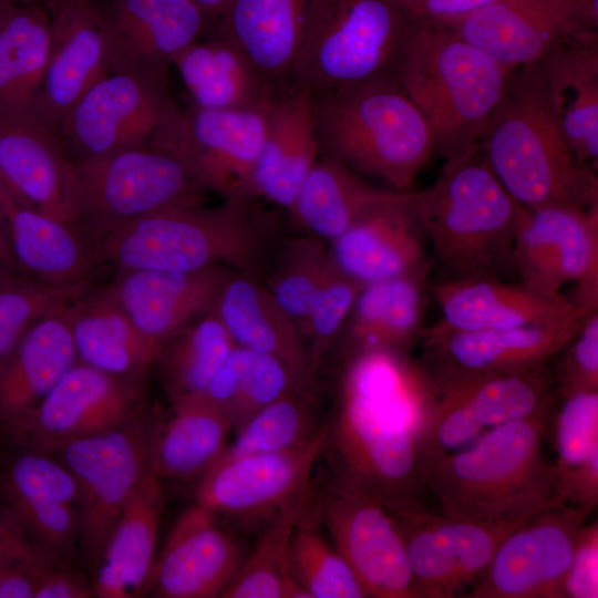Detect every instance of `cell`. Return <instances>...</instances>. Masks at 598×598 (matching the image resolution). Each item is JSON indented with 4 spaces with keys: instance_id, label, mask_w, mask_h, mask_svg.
<instances>
[{
    "instance_id": "45",
    "label": "cell",
    "mask_w": 598,
    "mask_h": 598,
    "mask_svg": "<svg viewBox=\"0 0 598 598\" xmlns=\"http://www.w3.org/2000/svg\"><path fill=\"white\" fill-rule=\"evenodd\" d=\"M324 422L319 419L311 386H295L236 430L216 462L300 446L311 440Z\"/></svg>"
},
{
    "instance_id": "22",
    "label": "cell",
    "mask_w": 598,
    "mask_h": 598,
    "mask_svg": "<svg viewBox=\"0 0 598 598\" xmlns=\"http://www.w3.org/2000/svg\"><path fill=\"white\" fill-rule=\"evenodd\" d=\"M446 28L516 69L571 38L598 32V0H501Z\"/></svg>"
},
{
    "instance_id": "31",
    "label": "cell",
    "mask_w": 598,
    "mask_h": 598,
    "mask_svg": "<svg viewBox=\"0 0 598 598\" xmlns=\"http://www.w3.org/2000/svg\"><path fill=\"white\" fill-rule=\"evenodd\" d=\"M0 209L21 274L58 287L92 283L97 267L94 247L78 224L22 205L2 183Z\"/></svg>"
},
{
    "instance_id": "43",
    "label": "cell",
    "mask_w": 598,
    "mask_h": 598,
    "mask_svg": "<svg viewBox=\"0 0 598 598\" xmlns=\"http://www.w3.org/2000/svg\"><path fill=\"white\" fill-rule=\"evenodd\" d=\"M235 346L215 309L194 319L161 344L153 370L171 403L206 394Z\"/></svg>"
},
{
    "instance_id": "57",
    "label": "cell",
    "mask_w": 598,
    "mask_h": 598,
    "mask_svg": "<svg viewBox=\"0 0 598 598\" xmlns=\"http://www.w3.org/2000/svg\"><path fill=\"white\" fill-rule=\"evenodd\" d=\"M40 555L0 507V566Z\"/></svg>"
},
{
    "instance_id": "56",
    "label": "cell",
    "mask_w": 598,
    "mask_h": 598,
    "mask_svg": "<svg viewBox=\"0 0 598 598\" xmlns=\"http://www.w3.org/2000/svg\"><path fill=\"white\" fill-rule=\"evenodd\" d=\"M47 558L35 557L0 566V598H34L35 586Z\"/></svg>"
},
{
    "instance_id": "54",
    "label": "cell",
    "mask_w": 598,
    "mask_h": 598,
    "mask_svg": "<svg viewBox=\"0 0 598 598\" xmlns=\"http://www.w3.org/2000/svg\"><path fill=\"white\" fill-rule=\"evenodd\" d=\"M91 597H95L92 580L69 564L45 560L37 581L34 598Z\"/></svg>"
},
{
    "instance_id": "30",
    "label": "cell",
    "mask_w": 598,
    "mask_h": 598,
    "mask_svg": "<svg viewBox=\"0 0 598 598\" xmlns=\"http://www.w3.org/2000/svg\"><path fill=\"white\" fill-rule=\"evenodd\" d=\"M411 197L412 192H403L332 240V262L350 278L367 285L410 274L431 260Z\"/></svg>"
},
{
    "instance_id": "23",
    "label": "cell",
    "mask_w": 598,
    "mask_h": 598,
    "mask_svg": "<svg viewBox=\"0 0 598 598\" xmlns=\"http://www.w3.org/2000/svg\"><path fill=\"white\" fill-rule=\"evenodd\" d=\"M239 533L194 502L176 519L157 554L147 594L161 598L220 597L248 551Z\"/></svg>"
},
{
    "instance_id": "11",
    "label": "cell",
    "mask_w": 598,
    "mask_h": 598,
    "mask_svg": "<svg viewBox=\"0 0 598 598\" xmlns=\"http://www.w3.org/2000/svg\"><path fill=\"white\" fill-rule=\"evenodd\" d=\"M181 112L168 80L109 71L71 107L59 136L70 161L83 162L126 148L155 147Z\"/></svg>"
},
{
    "instance_id": "8",
    "label": "cell",
    "mask_w": 598,
    "mask_h": 598,
    "mask_svg": "<svg viewBox=\"0 0 598 598\" xmlns=\"http://www.w3.org/2000/svg\"><path fill=\"white\" fill-rule=\"evenodd\" d=\"M411 23L399 0H308L292 85L316 95L398 79Z\"/></svg>"
},
{
    "instance_id": "1",
    "label": "cell",
    "mask_w": 598,
    "mask_h": 598,
    "mask_svg": "<svg viewBox=\"0 0 598 598\" xmlns=\"http://www.w3.org/2000/svg\"><path fill=\"white\" fill-rule=\"evenodd\" d=\"M436 390L408 352L351 354L338 403L328 421L333 473L378 495L386 505L422 501L421 435Z\"/></svg>"
},
{
    "instance_id": "55",
    "label": "cell",
    "mask_w": 598,
    "mask_h": 598,
    "mask_svg": "<svg viewBox=\"0 0 598 598\" xmlns=\"http://www.w3.org/2000/svg\"><path fill=\"white\" fill-rule=\"evenodd\" d=\"M411 20L450 27L501 0H399Z\"/></svg>"
},
{
    "instance_id": "26",
    "label": "cell",
    "mask_w": 598,
    "mask_h": 598,
    "mask_svg": "<svg viewBox=\"0 0 598 598\" xmlns=\"http://www.w3.org/2000/svg\"><path fill=\"white\" fill-rule=\"evenodd\" d=\"M230 274L228 267L221 266L194 272L117 270L104 287L158 350L194 319L215 308Z\"/></svg>"
},
{
    "instance_id": "16",
    "label": "cell",
    "mask_w": 598,
    "mask_h": 598,
    "mask_svg": "<svg viewBox=\"0 0 598 598\" xmlns=\"http://www.w3.org/2000/svg\"><path fill=\"white\" fill-rule=\"evenodd\" d=\"M0 507L41 556L72 564L79 553L81 496L54 454L0 436Z\"/></svg>"
},
{
    "instance_id": "24",
    "label": "cell",
    "mask_w": 598,
    "mask_h": 598,
    "mask_svg": "<svg viewBox=\"0 0 598 598\" xmlns=\"http://www.w3.org/2000/svg\"><path fill=\"white\" fill-rule=\"evenodd\" d=\"M100 11L110 71L165 80L175 58L202 38L212 18L193 0H111Z\"/></svg>"
},
{
    "instance_id": "52",
    "label": "cell",
    "mask_w": 598,
    "mask_h": 598,
    "mask_svg": "<svg viewBox=\"0 0 598 598\" xmlns=\"http://www.w3.org/2000/svg\"><path fill=\"white\" fill-rule=\"evenodd\" d=\"M551 370L557 395L598 391V310L587 315L573 339L557 354Z\"/></svg>"
},
{
    "instance_id": "61",
    "label": "cell",
    "mask_w": 598,
    "mask_h": 598,
    "mask_svg": "<svg viewBox=\"0 0 598 598\" xmlns=\"http://www.w3.org/2000/svg\"><path fill=\"white\" fill-rule=\"evenodd\" d=\"M0 183H2L1 177H0ZM2 184H3V183H2Z\"/></svg>"
},
{
    "instance_id": "6",
    "label": "cell",
    "mask_w": 598,
    "mask_h": 598,
    "mask_svg": "<svg viewBox=\"0 0 598 598\" xmlns=\"http://www.w3.org/2000/svg\"><path fill=\"white\" fill-rule=\"evenodd\" d=\"M269 220L250 200L179 206L144 216L94 245L97 266L194 272L235 267L250 272L266 255Z\"/></svg>"
},
{
    "instance_id": "14",
    "label": "cell",
    "mask_w": 598,
    "mask_h": 598,
    "mask_svg": "<svg viewBox=\"0 0 598 598\" xmlns=\"http://www.w3.org/2000/svg\"><path fill=\"white\" fill-rule=\"evenodd\" d=\"M328 421L307 443L281 452L216 462L195 484V503L238 532H257L281 512L303 505L324 455Z\"/></svg>"
},
{
    "instance_id": "28",
    "label": "cell",
    "mask_w": 598,
    "mask_h": 598,
    "mask_svg": "<svg viewBox=\"0 0 598 598\" xmlns=\"http://www.w3.org/2000/svg\"><path fill=\"white\" fill-rule=\"evenodd\" d=\"M431 290L440 320L455 329L555 326L585 318L564 293L538 291L519 280L442 279Z\"/></svg>"
},
{
    "instance_id": "51",
    "label": "cell",
    "mask_w": 598,
    "mask_h": 598,
    "mask_svg": "<svg viewBox=\"0 0 598 598\" xmlns=\"http://www.w3.org/2000/svg\"><path fill=\"white\" fill-rule=\"evenodd\" d=\"M362 286L343 274L332 260L330 261L321 285L309 306L302 329L312 378L343 331L347 318Z\"/></svg>"
},
{
    "instance_id": "15",
    "label": "cell",
    "mask_w": 598,
    "mask_h": 598,
    "mask_svg": "<svg viewBox=\"0 0 598 598\" xmlns=\"http://www.w3.org/2000/svg\"><path fill=\"white\" fill-rule=\"evenodd\" d=\"M386 506L403 540L415 598L467 596L503 539L523 523L455 519L420 499Z\"/></svg>"
},
{
    "instance_id": "20",
    "label": "cell",
    "mask_w": 598,
    "mask_h": 598,
    "mask_svg": "<svg viewBox=\"0 0 598 598\" xmlns=\"http://www.w3.org/2000/svg\"><path fill=\"white\" fill-rule=\"evenodd\" d=\"M582 319L555 326L477 330L455 329L439 320L421 331L417 362L435 390L476 375L537 369L565 348Z\"/></svg>"
},
{
    "instance_id": "49",
    "label": "cell",
    "mask_w": 598,
    "mask_h": 598,
    "mask_svg": "<svg viewBox=\"0 0 598 598\" xmlns=\"http://www.w3.org/2000/svg\"><path fill=\"white\" fill-rule=\"evenodd\" d=\"M330 261L329 249L321 239H291L281 247L265 285L301 336L309 306Z\"/></svg>"
},
{
    "instance_id": "40",
    "label": "cell",
    "mask_w": 598,
    "mask_h": 598,
    "mask_svg": "<svg viewBox=\"0 0 598 598\" xmlns=\"http://www.w3.org/2000/svg\"><path fill=\"white\" fill-rule=\"evenodd\" d=\"M192 106L240 110L269 104L280 92L267 83L229 41L214 34L197 40L174 60Z\"/></svg>"
},
{
    "instance_id": "48",
    "label": "cell",
    "mask_w": 598,
    "mask_h": 598,
    "mask_svg": "<svg viewBox=\"0 0 598 598\" xmlns=\"http://www.w3.org/2000/svg\"><path fill=\"white\" fill-rule=\"evenodd\" d=\"M547 434L560 498L569 480L598 453V391H579L557 398L547 419Z\"/></svg>"
},
{
    "instance_id": "10",
    "label": "cell",
    "mask_w": 598,
    "mask_h": 598,
    "mask_svg": "<svg viewBox=\"0 0 598 598\" xmlns=\"http://www.w3.org/2000/svg\"><path fill=\"white\" fill-rule=\"evenodd\" d=\"M157 417L147 408L117 427L71 442L53 453L80 489L79 553L92 573L124 504L151 472Z\"/></svg>"
},
{
    "instance_id": "5",
    "label": "cell",
    "mask_w": 598,
    "mask_h": 598,
    "mask_svg": "<svg viewBox=\"0 0 598 598\" xmlns=\"http://www.w3.org/2000/svg\"><path fill=\"white\" fill-rule=\"evenodd\" d=\"M411 208L443 279H508L523 212L477 154L443 167L429 188L412 192Z\"/></svg>"
},
{
    "instance_id": "4",
    "label": "cell",
    "mask_w": 598,
    "mask_h": 598,
    "mask_svg": "<svg viewBox=\"0 0 598 598\" xmlns=\"http://www.w3.org/2000/svg\"><path fill=\"white\" fill-rule=\"evenodd\" d=\"M514 70L446 27L412 20L398 81L426 118L444 167L478 153Z\"/></svg>"
},
{
    "instance_id": "38",
    "label": "cell",
    "mask_w": 598,
    "mask_h": 598,
    "mask_svg": "<svg viewBox=\"0 0 598 598\" xmlns=\"http://www.w3.org/2000/svg\"><path fill=\"white\" fill-rule=\"evenodd\" d=\"M432 267L429 260L410 274L362 286L343 327L350 355L370 350L408 352L419 341Z\"/></svg>"
},
{
    "instance_id": "36",
    "label": "cell",
    "mask_w": 598,
    "mask_h": 598,
    "mask_svg": "<svg viewBox=\"0 0 598 598\" xmlns=\"http://www.w3.org/2000/svg\"><path fill=\"white\" fill-rule=\"evenodd\" d=\"M214 309L236 346L277 358L301 386H311L313 378L299 329L250 272H231Z\"/></svg>"
},
{
    "instance_id": "37",
    "label": "cell",
    "mask_w": 598,
    "mask_h": 598,
    "mask_svg": "<svg viewBox=\"0 0 598 598\" xmlns=\"http://www.w3.org/2000/svg\"><path fill=\"white\" fill-rule=\"evenodd\" d=\"M66 316L78 362L121 378L147 379L157 348L105 287L91 286L66 307Z\"/></svg>"
},
{
    "instance_id": "42",
    "label": "cell",
    "mask_w": 598,
    "mask_h": 598,
    "mask_svg": "<svg viewBox=\"0 0 598 598\" xmlns=\"http://www.w3.org/2000/svg\"><path fill=\"white\" fill-rule=\"evenodd\" d=\"M51 43V19L40 8L0 14V115L30 117Z\"/></svg>"
},
{
    "instance_id": "17",
    "label": "cell",
    "mask_w": 598,
    "mask_h": 598,
    "mask_svg": "<svg viewBox=\"0 0 598 598\" xmlns=\"http://www.w3.org/2000/svg\"><path fill=\"white\" fill-rule=\"evenodd\" d=\"M513 257L523 283L558 295L575 282L574 307L584 316L598 310V207H524Z\"/></svg>"
},
{
    "instance_id": "32",
    "label": "cell",
    "mask_w": 598,
    "mask_h": 598,
    "mask_svg": "<svg viewBox=\"0 0 598 598\" xmlns=\"http://www.w3.org/2000/svg\"><path fill=\"white\" fill-rule=\"evenodd\" d=\"M66 307L39 319L0 362V435L12 432L78 362Z\"/></svg>"
},
{
    "instance_id": "53",
    "label": "cell",
    "mask_w": 598,
    "mask_h": 598,
    "mask_svg": "<svg viewBox=\"0 0 598 598\" xmlns=\"http://www.w3.org/2000/svg\"><path fill=\"white\" fill-rule=\"evenodd\" d=\"M598 597V524L579 530L569 568L563 582V598Z\"/></svg>"
},
{
    "instance_id": "41",
    "label": "cell",
    "mask_w": 598,
    "mask_h": 598,
    "mask_svg": "<svg viewBox=\"0 0 598 598\" xmlns=\"http://www.w3.org/2000/svg\"><path fill=\"white\" fill-rule=\"evenodd\" d=\"M403 192L374 187L347 165L323 155L306 177L289 212L311 236L332 241Z\"/></svg>"
},
{
    "instance_id": "25",
    "label": "cell",
    "mask_w": 598,
    "mask_h": 598,
    "mask_svg": "<svg viewBox=\"0 0 598 598\" xmlns=\"http://www.w3.org/2000/svg\"><path fill=\"white\" fill-rule=\"evenodd\" d=\"M53 12L49 59L31 116L59 135L71 107L111 65L100 9L83 2Z\"/></svg>"
},
{
    "instance_id": "7",
    "label": "cell",
    "mask_w": 598,
    "mask_h": 598,
    "mask_svg": "<svg viewBox=\"0 0 598 598\" xmlns=\"http://www.w3.org/2000/svg\"><path fill=\"white\" fill-rule=\"evenodd\" d=\"M313 95V94H312ZM320 155L406 190L435 151L398 79L313 95Z\"/></svg>"
},
{
    "instance_id": "13",
    "label": "cell",
    "mask_w": 598,
    "mask_h": 598,
    "mask_svg": "<svg viewBox=\"0 0 598 598\" xmlns=\"http://www.w3.org/2000/svg\"><path fill=\"white\" fill-rule=\"evenodd\" d=\"M557 398L549 364L476 375L437 389L421 435L424 468L496 426L547 416Z\"/></svg>"
},
{
    "instance_id": "46",
    "label": "cell",
    "mask_w": 598,
    "mask_h": 598,
    "mask_svg": "<svg viewBox=\"0 0 598 598\" xmlns=\"http://www.w3.org/2000/svg\"><path fill=\"white\" fill-rule=\"evenodd\" d=\"M306 504L281 512L256 532L254 547L220 598H309L289 563L291 536Z\"/></svg>"
},
{
    "instance_id": "19",
    "label": "cell",
    "mask_w": 598,
    "mask_h": 598,
    "mask_svg": "<svg viewBox=\"0 0 598 598\" xmlns=\"http://www.w3.org/2000/svg\"><path fill=\"white\" fill-rule=\"evenodd\" d=\"M147 408L146 380L76 362L12 432L0 436L53 454L71 442L117 427Z\"/></svg>"
},
{
    "instance_id": "33",
    "label": "cell",
    "mask_w": 598,
    "mask_h": 598,
    "mask_svg": "<svg viewBox=\"0 0 598 598\" xmlns=\"http://www.w3.org/2000/svg\"><path fill=\"white\" fill-rule=\"evenodd\" d=\"M308 0H228L215 33L235 45L278 91L292 85Z\"/></svg>"
},
{
    "instance_id": "44",
    "label": "cell",
    "mask_w": 598,
    "mask_h": 598,
    "mask_svg": "<svg viewBox=\"0 0 598 598\" xmlns=\"http://www.w3.org/2000/svg\"><path fill=\"white\" fill-rule=\"evenodd\" d=\"M295 386L301 385L280 360L235 346L214 375L206 395L227 417L234 433L251 415Z\"/></svg>"
},
{
    "instance_id": "35",
    "label": "cell",
    "mask_w": 598,
    "mask_h": 598,
    "mask_svg": "<svg viewBox=\"0 0 598 598\" xmlns=\"http://www.w3.org/2000/svg\"><path fill=\"white\" fill-rule=\"evenodd\" d=\"M543 61L556 121L578 162L597 171L598 32L560 43Z\"/></svg>"
},
{
    "instance_id": "2",
    "label": "cell",
    "mask_w": 598,
    "mask_h": 598,
    "mask_svg": "<svg viewBox=\"0 0 598 598\" xmlns=\"http://www.w3.org/2000/svg\"><path fill=\"white\" fill-rule=\"evenodd\" d=\"M548 415L502 424L430 462L422 498L451 518L496 523L524 522L564 502L546 452Z\"/></svg>"
},
{
    "instance_id": "12",
    "label": "cell",
    "mask_w": 598,
    "mask_h": 598,
    "mask_svg": "<svg viewBox=\"0 0 598 598\" xmlns=\"http://www.w3.org/2000/svg\"><path fill=\"white\" fill-rule=\"evenodd\" d=\"M307 508L324 526L368 597L415 598L402 537L385 503L332 472L311 487Z\"/></svg>"
},
{
    "instance_id": "29",
    "label": "cell",
    "mask_w": 598,
    "mask_h": 598,
    "mask_svg": "<svg viewBox=\"0 0 598 598\" xmlns=\"http://www.w3.org/2000/svg\"><path fill=\"white\" fill-rule=\"evenodd\" d=\"M320 155L312 93L291 85L272 100L251 174V197L290 208Z\"/></svg>"
},
{
    "instance_id": "9",
    "label": "cell",
    "mask_w": 598,
    "mask_h": 598,
    "mask_svg": "<svg viewBox=\"0 0 598 598\" xmlns=\"http://www.w3.org/2000/svg\"><path fill=\"white\" fill-rule=\"evenodd\" d=\"M76 224L94 245L158 210L197 206L207 190L183 162L153 146L72 162Z\"/></svg>"
},
{
    "instance_id": "18",
    "label": "cell",
    "mask_w": 598,
    "mask_h": 598,
    "mask_svg": "<svg viewBox=\"0 0 598 598\" xmlns=\"http://www.w3.org/2000/svg\"><path fill=\"white\" fill-rule=\"evenodd\" d=\"M271 102L240 110H182L155 147L179 158L207 192L223 200H250L251 174Z\"/></svg>"
},
{
    "instance_id": "27",
    "label": "cell",
    "mask_w": 598,
    "mask_h": 598,
    "mask_svg": "<svg viewBox=\"0 0 598 598\" xmlns=\"http://www.w3.org/2000/svg\"><path fill=\"white\" fill-rule=\"evenodd\" d=\"M0 177L22 205L76 224L72 162L60 136L32 116L0 115Z\"/></svg>"
},
{
    "instance_id": "50",
    "label": "cell",
    "mask_w": 598,
    "mask_h": 598,
    "mask_svg": "<svg viewBox=\"0 0 598 598\" xmlns=\"http://www.w3.org/2000/svg\"><path fill=\"white\" fill-rule=\"evenodd\" d=\"M91 285L58 287L23 274L0 276V362L48 313L66 307Z\"/></svg>"
},
{
    "instance_id": "47",
    "label": "cell",
    "mask_w": 598,
    "mask_h": 598,
    "mask_svg": "<svg viewBox=\"0 0 598 598\" xmlns=\"http://www.w3.org/2000/svg\"><path fill=\"white\" fill-rule=\"evenodd\" d=\"M289 563L293 578L309 598L368 597L347 560L322 535L307 504L291 536Z\"/></svg>"
},
{
    "instance_id": "59",
    "label": "cell",
    "mask_w": 598,
    "mask_h": 598,
    "mask_svg": "<svg viewBox=\"0 0 598 598\" xmlns=\"http://www.w3.org/2000/svg\"><path fill=\"white\" fill-rule=\"evenodd\" d=\"M203 8L212 18H218L228 0H193Z\"/></svg>"
},
{
    "instance_id": "58",
    "label": "cell",
    "mask_w": 598,
    "mask_h": 598,
    "mask_svg": "<svg viewBox=\"0 0 598 598\" xmlns=\"http://www.w3.org/2000/svg\"><path fill=\"white\" fill-rule=\"evenodd\" d=\"M10 274H21L16 262L8 226L0 209V276Z\"/></svg>"
},
{
    "instance_id": "34",
    "label": "cell",
    "mask_w": 598,
    "mask_h": 598,
    "mask_svg": "<svg viewBox=\"0 0 598 598\" xmlns=\"http://www.w3.org/2000/svg\"><path fill=\"white\" fill-rule=\"evenodd\" d=\"M164 507V485L150 472L124 504L93 573L95 597L147 594Z\"/></svg>"
},
{
    "instance_id": "60",
    "label": "cell",
    "mask_w": 598,
    "mask_h": 598,
    "mask_svg": "<svg viewBox=\"0 0 598 598\" xmlns=\"http://www.w3.org/2000/svg\"><path fill=\"white\" fill-rule=\"evenodd\" d=\"M83 2H91V0H48V3L52 8L53 11L64 6L83 3Z\"/></svg>"
},
{
    "instance_id": "3",
    "label": "cell",
    "mask_w": 598,
    "mask_h": 598,
    "mask_svg": "<svg viewBox=\"0 0 598 598\" xmlns=\"http://www.w3.org/2000/svg\"><path fill=\"white\" fill-rule=\"evenodd\" d=\"M477 154L525 208L598 207L596 171L578 162L556 121L543 60L513 71Z\"/></svg>"
},
{
    "instance_id": "39",
    "label": "cell",
    "mask_w": 598,
    "mask_h": 598,
    "mask_svg": "<svg viewBox=\"0 0 598 598\" xmlns=\"http://www.w3.org/2000/svg\"><path fill=\"white\" fill-rule=\"evenodd\" d=\"M231 425L206 395L172 402L157 417L151 447V472L164 485L196 482L226 448Z\"/></svg>"
},
{
    "instance_id": "21",
    "label": "cell",
    "mask_w": 598,
    "mask_h": 598,
    "mask_svg": "<svg viewBox=\"0 0 598 598\" xmlns=\"http://www.w3.org/2000/svg\"><path fill=\"white\" fill-rule=\"evenodd\" d=\"M591 511L554 503L514 528L466 597L563 598L580 528Z\"/></svg>"
}]
</instances>
